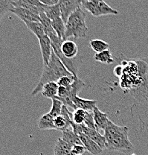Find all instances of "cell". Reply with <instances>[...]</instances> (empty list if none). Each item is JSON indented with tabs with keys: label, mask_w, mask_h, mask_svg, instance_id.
<instances>
[{
	"label": "cell",
	"mask_w": 148,
	"mask_h": 155,
	"mask_svg": "<svg viewBox=\"0 0 148 155\" xmlns=\"http://www.w3.org/2000/svg\"><path fill=\"white\" fill-rule=\"evenodd\" d=\"M128 131L129 128L127 126L118 125L109 120L104 132L106 140L105 148L109 151L124 154L132 152L134 147L129 139Z\"/></svg>",
	"instance_id": "1"
},
{
	"label": "cell",
	"mask_w": 148,
	"mask_h": 155,
	"mask_svg": "<svg viewBox=\"0 0 148 155\" xmlns=\"http://www.w3.org/2000/svg\"><path fill=\"white\" fill-rule=\"evenodd\" d=\"M72 74L69 72L60 60L57 58L55 53L52 50L51 59L49 65H43V72L39 82L31 92V96H35L42 91L43 86L49 82H57L60 78L63 76L72 75Z\"/></svg>",
	"instance_id": "2"
},
{
	"label": "cell",
	"mask_w": 148,
	"mask_h": 155,
	"mask_svg": "<svg viewBox=\"0 0 148 155\" xmlns=\"http://www.w3.org/2000/svg\"><path fill=\"white\" fill-rule=\"evenodd\" d=\"M88 27L86 24V13L79 7L70 16L66 23V40L85 38L87 36Z\"/></svg>",
	"instance_id": "3"
},
{
	"label": "cell",
	"mask_w": 148,
	"mask_h": 155,
	"mask_svg": "<svg viewBox=\"0 0 148 155\" xmlns=\"http://www.w3.org/2000/svg\"><path fill=\"white\" fill-rule=\"evenodd\" d=\"M80 7L89 11L92 15L95 17L110 15V14H114V15L118 14V11L117 10L110 7L104 0H90L83 2V4L80 5Z\"/></svg>",
	"instance_id": "4"
},
{
	"label": "cell",
	"mask_w": 148,
	"mask_h": 155,
	"mask_svg": "<svg viewBox=\"0 0 148 155\" xmlns=\"http://www.w3.org/2000/svg\"><path fill=\"white\" fill-rule=\"evenodd\" d=\"M12 5L15 8H22L26 9L33 14L39 15L43 11L44 5L42 4L39 0H17L12 1Z\"/></svg>",
	"instance_id": "5"
},
{
	"label": "cell",
	"mask_w": 148,
	"mask_h": 155,
	"mask_svg": "<svg viewBox=\"0 0 148 155\" xmlns=\"http://www.w3.org/2000/svg\"><path fill=\"white\" fill-rule=\"evenodd\" d=\"M60 17L66 23L69 16L80 7L78 0H59Z\"/></svg>",
	"instance_id": "6"
},
{
	"label": "cell",
	"mask_w": 148,
	"mask_h": 155,
	"mask_svg": "<svg viewBox=\"0 0 148 155\" xmlns=\"http://www.w3.org/2000/svg\"><path fill=\"white\" fill-rule=\"evenodd\" d=\"M38 40H39L40 50H41L42 57H43V65L47 66L49 64L51 56V51H52L51 40H50L49 37L46 35L38 39Z\"/></svg>",
	"instance_id": "7"
},
{
	"label": "cell",
	"mask_w": 148,
	"mask_h": 155,
	"mask_svg": "<svg viewBox=\"0 0 148 155\" xmlns=\"http://www.w3.org/2000/svg\"><path fill=\"white\" fill-rule=\"evenodd\" d=\"M92 113L96 130L99 132L101 131V130L104 132V130L106 129L107 126L108 125L109 122L108 114L107 113H104L100 110L97 106L94 108Z\"/></svg>",
	"instance_id": "8"
},
{
	"label": "cell",
	"mask_w": 148,
	"mask_h": 155,
	"mask_svg": "<svg viewBox=\"0 0 148 155\" xmlns=\"http://www.w3.org/2000/svg\"><path fill=\"white\" fill-rule=\"evenodd\" d=\"M60 51L65 58L74 59L78 54V46L72 40H66L61 44Z\"/></svg>",
	"instance_id": "9"
},
{
	"label": "cell",
	"mask_w": 148,
	"mask_h": 155,
	"mask_svg": "<svg viewBox=\"0 0 148 155\" xmlns=\"http://www.w3.org/2000/svg\"><path fill=\"white\" fill-rule=\"evenodd\" d=\"M79 137L81 140L82 143L84 145L86 150L92 155H99L103 152L104 149L101 148L96 143H95L92 140L89 138L85 134H81L79 135Z\"/></svg>",
	"instance_id": "10"
},
{
	"label": "cell",
	"mask_w": 148,
	"mask_h": 155,
	"mask_svg": "<svg viewBox=\"0 0 148 155\" xmlns=\"http://www.w3.org/2000/svg\"><path fill=\"white\" fill-rule=\"evenodd\" d=\"M72 102L74 103L76 109H82L88 112H92L94 108L97 106L96 100H90L82 98L79 96H75L72 98Z\"/></svg>",
	"instance_id": "11"
},
{
	"label": "cell",
	"mask_w": 148,
	"mask_h": 155,
	"mask_svg": "<svg viewBox=\"0 0 148 155\" xmlns=\"http://www.w3.org/2000/svg\"><path fill=\"white\" fill-rule=\"evenodd\" d=\"M11 12L17 15L22 21H30V22H40L39 15L33 14L26 9L22 8L14 7L11 10Z\"/></svg>",
	"instance_id": "12"
},
{
	"label": "cell",
	"mask_w": 148,
	"mask_h": 155,
	"mask_svg": "<svg viewBox=\"0 0 148 155\" xmlns=\"http://www.w3.org/2000/svg\"><path fill=\"white\" fill-rule=\"evenodd\" d=\"M83 134H85L86 136H88V137H89L91 140H92L95 143H97L102 149H104V148H105V137H104V136L101 134V133H100L99 131H98L97 130H93V129L89 128V127H86L84 125H83Z\"/></svg>",
	"instance_id": "13"
},
{
	"label": "cell",
	"mask_w": 148,
	"mask_h": 155,
	"mask_svg": "<svg viewBox=\"0 0 148 155\" xmlns=\"http://www.w3.org/2000/svg\"><path fill=\"white\" fill-rule=\"evenodd\" d=\"M37 125L40 130H56L54 125V118L50 115L49 113L44 114L40 118Z\"/></svg>",
	"instance_id": "14"
},
{
	"label": "cell",
	"mask_w": 148,
	"mask_h": 155,
	"mask_svg": "<svg viewBox=\"0 0 148 155\" xmlns=\"http://www.w3.org/2000/svg\"><path fill=\"white\" fill-rule=\"evenodd\" d=\"M58 84L57 82H49L46 83L42 89L41 93L43 96L47 98H54L58 93Z\"/></svg>",
	"instance_id": "15"
},
{
	"label": "cell",
	"mask_w": 148,
	"mask_h": 155,
	"mask_svg": "<svg viewBox=\"0 0 148 155\" xmlns=\"http://www.w3.org/2000/svg\"><path fill=\"white\" fill-rule=\"evenodd\" d=\"M72 148V145L61 138H58L54 145V155H67L71 152Z\"/></svg>",
	"instance_id": "16"
},
{
	"label": "cell",
	"mask_w": 148,
	"mask_h": 155,
	"mask_svg": "<svg viewBox=\"0 0 148 155\" xmlns=\"http://www.w3.org/2000/svg\"><path fill=\"white\" fill-rule=\"evenodd\" d=\"M61 139L65 142H66L67 143H69V145H72V146L77 145H83L79 136L77 135L73 130H71L69 129H67V130L63 131V136Z\"/></svg>",
	"instance_id": "17"
},
{
	"label": "cell",
	"mask_w": 148,
	"mask_h": 155,
	"mask_svg": "<svg viewBox=\"0 0 148 155\" xmlns=\"http://www.w3.org/2000/svg\"><path fill=\"white\" fill-rule=\"evenodd\" d=\"M51 25L55 31L57 37L62 40H66V23L63 22L61 17L55 19L51 21Z\"/></svg>",
	"instance_id": "18"
},
{
	"label": "cell",
	"mask_w": 148,
	"mask_h": 155,
	"mask_svg": "<svg viewBox=\"0 0 148 155\" xmlns=\"http://www.w3.org/2000/svg\"><path fill=\"white\" fill-rule=\"evenodd\" d=\"M28 28L35 36L40 39L45 35L43 25L40 22H30V21H23Z\"/></svg>",
	"instance_id": "19"
},
{
	"label": "cell",
	"mask_w": 148,
	"mask_h": 155,
	"mask_svg": "<svg viewBox=\"0 0 148 155\" xmlns=\"http://www.w3.org/2000/svg\"><path fill=\"white\" fill-rule=\"evenodd\" d=\"M43 11L46 17L51 21L54 20L55 19L60 17V9L59 4L54 5H45L43 7Z\"/></svg>",
	"instance_id": "20"
},
{
	"label": "cell",
	"mask_w": 148,
	"mask_h": 155,
	"mask_svg": "<svg viewBox=\"0 0 148 155\" xmlns=\"http://www.w3.org/2000/svg\"><path fill=\"white\" fill-rule=\"evenodd\" d=\"M95 61L97 62L102 63L105 64H112L115 62V60L112 58V54H111L110 50H106V51H101V52L96 53L94 55Z\"/></svg>",
	"instance_id": "21"
},
{
	"label": "cell",
	"mask_w": 148,
	"mask_h": 155,
	"mask_svg": "<svg viewBox=\"0 0 148 155\" xmlns=\"http://www.w3.org/2000/svg\"><path fill=\"white\" fill-rule=\"evenodd\" d=\"M89 46L93 51L96 53L101 52V51H106L109 49V46L106 41L99 39H95V40H90Z\"/></svg>",
	"instance_id": "22"
},
{
	"label": "cell",
	"mask_w": 148,
	"mask_h": 155,
	"mask_svg": "<svg viewBox=\"0 0 148 155\" xmlns=\"http://www.w3.org/2000/svg\"><path fill=\"white\" fill-rule=\"evenodd\" d=\"M40 22L43 25V30H44L45 35H47L48 37L50 36L51 35H56L55 31H54V28H53L52 25H51V21L46 17L44 12L41 13L40 14Z\"/></svg>",
	"instance_id": "23"
},
{
	"label": "cell",
	"mask_w": 148,
	"mask_h": 155,
	"mask_svg": "<svg viewBox=\"0 0 148 155\" xmlns=\"http://www.w3.org/2000/svg\"><path fill=\"white\" fill-rule=\"evenodd\" d=\"M71 123H72V121L68 120L61 115L54 118V125H55L56 130H60L62 132L69 129V127H71Z\"/></svg>",
	"instance_id": "24"
},
{
	"label": "cell",
	"mask_w": 148,
	"mask_h": 155,
	"mask_svg": "<svg viewBox=\"0 0 148 155\" xmlns=\"http://www.w3.org/2000/svg\"><path fill=\"white\" fill-rule=\"evenodd\" d=\"M87 111L82 109H76L72 113V121L78 125H83L86 119Z\"/></svg>",
	"instance_id": "25"
},
{
	"label": "cell",
	"mask_w": 148,
	"mask_h": 155,
	"mask_svg": "<svg viewBox=\"0 0 148 155\" xmlns=\"http://www.w3.org/2000/svg\"><path fill=\"white\" fill-rule=\"evenodd\" d=\"M52 106H51V110L49 111V114L51 115L54 118L57 117V116H60L61 110H62V107L63 106V104L61 101H60L57 98H52Z\"/></svg>",
	"instance_id": "26"
},
{
	"label": "cell",
	"mask_w": 148,
	"mask_h": 155,
	"mask_svg": "<svg viewBox=\"0 0 148 155\" xmlns=\"http://www.w3.org/2000/svg\"><path fill=\"white\" fill-rule=\"evenodd\" d=\"M14 8L11 0H0V22L3 17Z\"/></svg>",
	"instance_id": "27"
},
{
	"label": "cell",
	"mask_w": 148,
	"mask_h": 155,
	"mask_svg": "<svg viewBox=\"0 0 148 155\" xmlns=\"http://www.w3.org/2000/svg\"><path fill=\"white\" fill-rule=\"evenodd\" d=\"M76 77L77 76H75L73 75H68V76H63L61 78H60L57 83L58 86L69 87L72 86V84L74 83Z\"/></svg>",
	"instance_id": "28"
},
{
	"label": "cell",
	"mask_w": 148,
	"mask_h": 155,
	"mask_svg": "<svg viewBox=\"0 0 148 155\" xmlns=\"http://www.w3.org/2000/svg\"><path fill=\"white\" fill-rule=\"evenodd\" d=\"M83 125L86 126V127H89V128L93 129V130H96L95 124L92 112H88L87 111V114H86V119H85V122Z\"/></svg>",
	"instance_id": "29"
},
{
	"label": "cell",
	"mask_w": 148,
	"mask_h": 155,
	"mask_svg": "<svg viewBox=\"0 0 148 155\" xmlns=\"http://www.w3.org/2000/svg\"><path fill=\"white\" fill-rule=\"evenodd\" d=\"M86 148L83 145H77L72 146L71 152L74 155H83V153L86 151Z\"/></svg>",
	"instance_id": "30"
},
{
	"label": "cell",
	"mask_w": 148,
	"mask_h": 155,
	"mask_svg": "<svg viewBox=\"0 0 148 155\" xmlns=\"http://www.w3.org/2000/svg\"><path fill=\"white\" fill-rule=\"evenodd\" d=\"M42 4L45 5H54L58 4L59 0H39Z\"/></svg>",
	"instance_id": "31"
},
{
	"label": "cell",
	"mask_w": 148,
	"mask_h": 155,
	"mask_svg": "<svg viewBox=\"0 0 148 155\" xmlns=\"http://www.w3.org/2000/svg\"><path fill=\"white\" fill-rule=\"evenodd\" d=\"M87 1H90V0H78V3H79V5L80 6V5L83 4V2H86Z\"/></svg>",
	"instance_id": "32"
},
{
	"label": "cell",
	"mask_w": 148,
	"mask_h": 155,
	"mask_svg": "<svg viewBox=\"0 0 148 155\" xmlns=\"http://www.w3.org/2000/svg\"><path fill=\"white\" fill-rule=\"evenodd\" d=\"M67 155H74V154H72V152H70V153H69V154H67Z\"/></svg>",
	"instance_id": "33"
}]
</instances>
